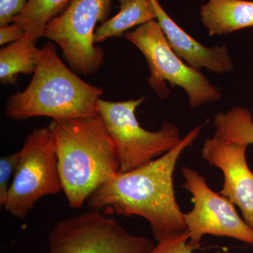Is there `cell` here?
<instances>
[{"mask_svg":"<svg viewBox=\"0 0 253 253\" xmlns=\"http://www.w3.org/2000/svg\"><path fill=\"white\" fill-rule=\"evenodd\" d=\"M196 126L166 154L127 172H118L88 199L94 211L139 216L149 222L156 241L186 230L184 212L176 199L174 174L179 158L199 137Z\"/></svg>","mask_w":253,"mask_h":253,"instance_id":"obj_1","label":"cell"},{"mask_svg":"<svg viewBox=\"0 0 253 253\" xmlns=\"http://www.w3.org/2000/svg\"><path fill=\"white\" fill-rule=\"evenodd\" d=\"M28 0H0V26H6L22 12Z\"/></svg>","mask_w":253,"mask_h":253,"instance_id":"obj_19","label":"cell"},{"mask_svg":"<svg viewBox=\"0 0 253 253\" xmlns=\"http://www.w3.org/2000/svg\"><path fill=\"white\" fill-rule=\"evenodd\" d=\"M103 92L101 87L83 81L69 69L58 56L55 43L50 41L41 49L29 85L8 99L6 114L16 121L91 117L99 115Z\"/></svg>","mask_w":253,"mask_h":253,"instance_id":"obj_3","label":"cell"},{"mask_svg":"<svg viewBox=\"0 0 253 253\" xmlns=\"http://www.w3.org/2000/svg\"><path fill=\"white\" fill-rule=\"evenodd\" d=\"M18 153L17 168L3 208L24 220L40 200L63 191L62 183L49 126L33 129Z\"/></svg>","mask_w":253,"mask_h":253,"instance_id":"obj_6","label":"cell"},{"mask_svg":"<svg viewBox=\"0 0 253 253\" xmlns=\"http://www.w3.org/2000/svg\"><path fill=\"white\" fill-rule=\"evenodd\" d=\"M33 40L23 37L0 50V81L16 84L18 75L34 73L41 56V49Z\"/></svg>","mask_w":253,"mask_h":253,"instance_id":"obj_14","label":"cell"},{"mask_svg":"<svg viewBox=\"0 0 253 253\" xmlns=\"http://www.w3.org/2000/svg\"><path fill=\"white\" fill-rule=\"evenodd\" d=\"M70 0H28L13 22L24 30L25 37L37 41L44 36L46 25L67 6Z\"/></svg>","mask_w":253,"mask_h":253,"instance_id":"obj_15","label":"cell"},{"mask_svg":"<svg viewBox=\"0 0 253 253\" xmlns=\"http://www.w3.org/2000/svg\"><path fill=\"white\" fill-rule=\"evenodd\" d=\"M184 179L181 187L191 194L193 208L184 213L189 244L194 250L206 235L231 238L253 246V229L242 219L234 205L208 186L197 170L181 166Z\"/></svg>","mask_w":253,"mask_h":253,"instance_id":"obj_9","label":"cell"},{"mask_svg":"<svg viewBox=\"0 0 253 253\" xmlns=\"http://www.w3.org/2000/svg\"><path fill=\"white\" fill-rule=\"evenodd\" d=\"M214 135L229 143L253 144V118L251 111L244 107H234L214 118Z\"/></svg>","mask_w":253,"mask_h":253,"instance_id":"obj_16","label":"cell"},{"mask_svg":"<svg viewBox=\"0 0 253 253\" xmlns=\"http://www.w3.org/2000/svg\"><path fill=\"white\" fill-rule=\"evenodd\" d=\"M144 97L123 101L100 99L99 115L109 131L120 163V172L144 166L174 149L181 142L179 129L164 122L156 131L146 130L136 116Z\"/></svg>","mask_w":253,"mask_h":253,"instance_id":"obj_4","label":"cell"},{"mask_svg":"<svg viewBox=\"0 0 253 253\" xmlns=\"http://www.w3.org/2000/svg\"><path fill=\"white\" fill-rule=\"evenodd\" d=\"M144 54L150 71L149 85L160 98L169 94L167 83L186 91L191 107L220 99V91L199 69L186 64L169 46L156 20L125 34Z\"/></svg>","mask_w":253,"mask_h":253,"instance_id":"obj_5","label":"cell"},{"mask_svg":"<svg viewBox=\"0 0 253 253\" xmlns=\"http://www.w3.org/2000/svg\"><path fill=\"white\" fill-rule=\"evenodd\" d=\"M188 231L177 233L158 241L152 249L146 253H194V249L189 244ZM215 253H230L228 251H219Z\"/></svg>","mask_w":253,"mask_h":253,"instance_id":"obj_17","label":"cell"},{"mask_svg":"<svg viewBox=\"0 0 253 253\" xmlns=\"http://www.w3.org/2000/svg\"><path fill=\"white\" fill-rule=\"evenodd\" d=\"M248 147L214 136L205 141L201 156L208 165L222 172L224 182L219 194L241 210L243 219L253 229V172L246 158Z\"/></svg>","mask_w":253,"mask_h":253,"instance_id":"obj_10","label":"cell"},{"mask_svg":"<svg viewBox=\"0 0 253 253\" xmlns=\"http://www.w3.org/2000/svg\"><path fill=\"white\" fill-rule=\"evenodd\" d=\"M201 16L210 36H221L253 27V1L209 0Z\"/></svg>","mask_w":253,"mask_h":253,"instance_id":"obj_12","label":"cell"},{"mask_svg":"<svg viewBox=\"0 0 253 253\" xmlns=\"http://www.w3.org/2000/svg\"><path fill=\"white\" fill-rule=\"evenodd\" d=\"M156 18L169 46L186 64L199 69L204 68L214 73L229 72L234 68L225 45L206 47L184 31L168 16L158 0H153Z\"/></svg>","mask_w":253,"mask_h":253,"instance_id":"obj_11","label":"cell"},{"mask_svg":"<svg viewBox=\"0 0 253 253\" xmlns=\"http://www.w3.org/2000/svg\"><path fill=\"white\" fill-rule=\"evenodd\" d=\"M25 36V31L16 23L0 26V44L4 45L11 42H16Z\"/></svg>","mask_w":253,"mask_h":253,"instance_id":"obj_20","label":"cell"},{"mask_svg":"<svg viewBox=\"0 0 253 253\" xmlns=\"http://www.w3.org/2000/svg\"><path fill=\"white\" fill-rule=\"evenodd\" d=\"M131 1V0H119V2H125V1Z\"/></svg>","mask_w":253,"mask_h":253,"instance_id":"obj_21","label":"cell"},{"mask_svg":"<svg viewBox=\"0 0 253 253\" xmlns=\"http://www.w3.org/2000/svg\"><path fill=\"white\" fill-rule=\"evenodd\" d=\"M19 153L8 155L0 159V206L4 208L12 179L17 168Z\"/></svg>","mask_w":253,"mask_h":253,"instance_id":"obj_18","label":"cell"},{"mask_svg":"<svg viewBox=\"0 0 253 253\" xmlns=\"http://www.w3.org/2000/svg\"><path fill=\"white\" fill-rule=\"evenodd\" d=\"M120 9L116 16L104 21L96 28L95 43L113 37H121L128 30L156 18L153 0H131L120 2Z\"/></svg>","mask_w":253,"mask_h":253,"instance_id":"obj_13","label":"cell"},{"mask_svg":"<svg viewBox=\"0 0 253 253\" xmlns=\"http://www.w3.org/2000/svg\"><path fill=\"white\" fill-rule=\"evenodd\" d=\"M58 167L68 204L78 209L120 172L114 144L100 115L53 120Z\"/></svg>","mask_w":253,"mask_h":253,"instance_id":"obj_2","label":"cell"},{"mask_svg":"<svg viewBox=\"0 0 253 253\" xmlns=\"http://www.w3.org/2000/svg\"><path fill=\"white\" fill-rule=\"evenodd\" d=\"M111 6V0H70L46 25L44 37L60 46L74 72L92 74L104 62V50L94 45L95 28L106 21Z\"/></svg>","mask_w":253,"mask_h":253,"instance_id":"obj_8","label":"cell"},{"mask_svg":"<svg viewBox=\"0 0 253 253\" xmlns=\"http://www.w3.org/2000/svg\"><path fill=\"white\" fill-rule=\"evenodd\" d=\"M154 246L94 210L59 221L48 236L49 253H146Z\"/></svg>","mask_w":253,"mask_h":253,"instance_id":"obj_7","label":"cell"}]
</instances>
